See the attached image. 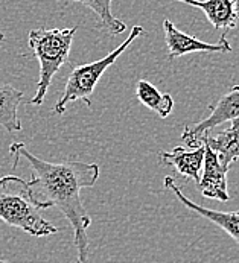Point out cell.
Masks as SVG:
<instances>
[{
	"label": "cell",
	"mask_w": 239,
	"mask_h": 263,
	"mask_svg": "<svg viewBox=\"0 0 239 263\" xmlns=\"http://www.w3.org/2000/svg\"><path fill=\"white\" fill-rule=\"evenodd\" d=\"M14 158H25L31 169V180H22L15 175V183L28 201L40 209H57L73 228V243L77 248V263H90V239L87 230L91 218L82 205V189L93 187L99 180V166L80 160L52 163L41 160L26 148L25 143H12Z\"/></svg>",
	"instance_id": "1"
},
{
	"label": "cell",
	"mask_w": 239,
	"mask_h": 263,
	"mask_svg": "<svg viewBox=\"0 0 239 263\" xmlns=\"http://www.w3.org/2000/svg\"><path fill=\"white\" fill-rule=\"evenodd\" d=\"M77 31L78 26L64 28V29L40 28L29 32L28 44L32 49L40 64V78L37 82V91L34 98L29 101L31 105L43 104L53 76L58 73V70L69 60V53Z\"/></svg>",
	"instance_id": "2"
},
{
	"label": "cell",
	"mask_w": 239,
	"mask_h": 263,
	"mask_svg": "<svg viewBox=\"0 0 239 263\" xmlns=\"http://www.w3.org/2000/svg\"><path fill=\"white\" fill-rule=\"evenodd\" d=\"M143 34H145V29L142 26L136 25L131 28V32L126 37V40L122 44H119L115 50H112L107 57H104L98 61H93V63L80 64V66L73 67V70L67 78V82H66L61 98L58 99V102L53 107V111L57 114H64L67 110V105L75 101L85 102V105L90 108L91 96H93V91H95L99 79L107 72L108 67H112L118 61V58L128 49V46L136 38L142 37Z\"/></svg>",
	"instance_id": "3"
},
{
	"label": "cell",
	"mask_w": 239,
	"mask_h": 263,
	"mask_svg": "<svg viewBox=\"0 0 239 263\" xmlns=\"http://www.w3.org/2000/svg\"><path fill=\"white\" fill-rule=\"evenodd\" d=\"M12 180L15 183V175H12ZM17 190L19 192H6V186L0 180V219L6 226L19 228L34 237L58 233V228L46 221L39 209L28 201L22 189L17 186Z\"/></svg>",
	"instance_id": "4"
},
{
	"label": "cell",
	"mask_w": 239,
	"mask_h": 263,
	"mask_svg": "<svg viewBox=\"0 0 239 263\" xmlns=\"http://www.w3.org/2000/svg\"><path fill=\"white\" fill-rule=\"evenodd\" d=\"M210 114L209 117L199 120L194 126H186L181 140L189 148H197L199 145V139L203 134L215 129L216 126L223 125L224 122H232L239 117V85H233L226 95H223L215 104L209 107Z\"/></svg>",
	"instance_id": "5"
},
{
	"label": "cell",
	"mask_w": 239,
	"mask_h": 263,
	"mask_svg": "<svg viewBox=\"0 0 239 263\" xmlns=\"http://www.w3.org/2000/svg\"><path fill=\"white\" fill-rule=\"evenodd\" d=\"M163 31H164V41L168 46V58L169 60H175L180 58L183 55L188 53H194V52H230L232 46L227 40V35L224 34L219 38L218 43H206L201 41L198 38L188 35L181 31H178L175 28V25L169 20L163 22Z\"/></svg>",
	"instance_id": "6"
},
{
	"label": "cell",
	"mask_w": 239,
	"mask_h": 263,
	"mask_svg": "<svg viewBox=\"0 0 239 263\" xmlns=\"http://www.w3.org/2000/svg\"><path fill=\"white\" fill-rule=\"evenodd\" d=\"M163 187L171 190L175 198L189 210L195 212L197 215L206 218L209 222L215 224L216 227H219L221 230H224L239 247V212H218V210H212L207 207H203L197 202H194L192 199H189L181 189L175 184V180L172 177H164L163 180Z\"/></svg>",
	"instance_id": "7"
},
{
	"label": "cell",
	"mask_w": 239,
	"mask_h": 263,
	"mask_svg": "<svg viewBox=\"0 0 239 263\" xmlns=\"http://www.w3.org/2000/svg\"><path fill=\"white\" fill-rule=\"evenodd\" d=\"M199 181L197 186L201 190L204 198L216 199L221 202H227L230 199L229 189H227V172L221 166L216 154L206 146L204 151V161L201 169Z\"/></svg>",
	"instance_id": "8"
},
{
	"label": "cell",
	"mask_w": 239,
	"mask_h": 263,
	"mask_svg": "<svg viewBox=\"0 0 239 263\" xmlns=\"http://www.w3.org/2000/svg\"><path fill=\"white\" fill-rule=\"evenodd\" d=\"M199 143L213 151L224 171L229 172L232 164L239 160V117L232 120L230 126L226 129L203 134Z\"/></svg>",
	"instance_id": "9"
},
{
	"label": "cell",
	"mask_w": 239,
	"mask_h": 263,
	"mask_svg": "<svg viewBox=\"0 0 239 263\" xmlns=\"http://www.w3.org/2000/svg\"><path fill=\"white\" fill-rule=\"evenodd\" d=\"M204 145H199L192 151H186L183 146H175L171 152H160V163L163 166L175 167L181 177L198 183L204 161Z\"/></svg>",
	"instance_id": "10"
},
{
	"label": "cell",
	"mask_w": 239,
	"mask_h": 263,
	"mask_svg": "<svg viewBox=\"0 0 239 263\" xmlns=\"http://www.w3.org/2000/svg\"><path fill=\"white\" fill-rule=\"evenodd\" d=\"M199 8L210 25L215 29H233L238 25V15L235 12L232 0H177Z\"/></svg>",
	"instance_id": "11"
},
{
	"label": "cell",
	"mask_w": 239,
	"mask_h": 263,
	"mask_svg": "<svg viewBox=\"0 0 239 263\" xmlns=\"http://www.w3.org/2000/svg\"><path fill=\"white\" fill-rule=\"evenodd\" d=\"M25 101V93L9 84H0V126L8 133L22 131L19 107Z\"/></svg>",
	"instance_id": "12"
},
{
	"label": "cell",
	"mask_w": 239,
	"mask_h": 263,
	"mask_svg": "<svg viewBox=\"0 0 239 263\" xmlns=\"http://www.w3.org/2000/svg\"><path fill=\"white\" fill-rule=\"evenodd\" d=\"M136 96L137 99L148 107L150 110H153L154 113H157L161 117H168L174 110V99L169 93H161L156 85H153L150 81L140 79L136 85Z\"/></svg>",
	"instance_id": "13"
},
{
	"label": "cell",
	"mask_w": 239,
	"mask_h": 263,
	"mask_svg": "<svg viewBox=\"0 0 239 263\" xmlns=\"http://www.w3.org/2000/svg\"><path fill=\"white\" fill-rule=\"evenodd\" d=\"M70 2H80L84 6H87L88 9H91L98 15L104 29L112 37H116V35H120L125 32L126 25L122 20L116 18L112 12L113 0H70Z\"/></svg>",
	"instance_id": "14"
},
{
	"label": "cell",
	"mask_w": 239,
	"mask_h": 263,
	"mask_svg": "<svg viewBox=\"0 0 239 263\" xmlns=\"http://www.w3.org/2000/svg\"><path fill=\"white\" fill-rule=\"evenodd\" d=\"M232 3H233L235 12H236V15H238V18H239V0H232Z\"/></svg>",
	"instance_id": "15"
},
{
	"label": "cell",
	"mask_w": 239,
	"mask_h": 263,
	"mask_svg": "<svg viewBox=\"0 0 239 263\" xmlns=\"http://www.w3.org/2000/svg\"><path fill=\"white\" fill-rule=\"evenodd\" d=\"M0 41H5V35L2 32H0Z\"/></svg>",
	"instance_id": "16"
},
{
	"label": "cell",
	"mask_w": 239,
	"mask_h": 263,
	"mask_svg": "<svg viewBox=\"0 0 239 263\" xmlns=\"http://www.w3.org/2000/svg\"><path fill=\"white\" fill-rule=\"evenodd\" d=\"M0 263H12V262H8V260H3V259H0Z\"/></svg>",
	"instance_id": "17"
}]
</instances>
